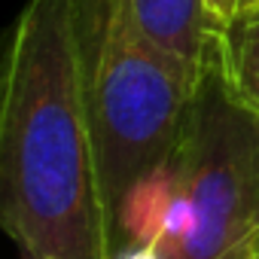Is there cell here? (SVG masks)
I'll use <instances>...</instances> for the list:
<instances>
[{"label":"cell","instance_id":"8992f818","mask_svg":"<svg viewBox=\"0 0 259 259\" xmlns=\"http://www.w3.org/2000/svg\"><path fill=\"white\" fill-rule=\"evenodd\" d=\"M207 61L220 70L229 92L259 113V10L238 16L217 31Z\"/></svg>","mask_w":259,"mask_h":259},{"label":"cell","instance_id":"52a82bcc","mask_svg":"<svg viewBox=\"0 0 259 259\" xmlns=\"http://www.w3.org/2000/svg\"><path fill=\"white\" fill-rule=\"evenodd\" d=\"M235 7H238V0H204V16H207V22H210L213 34H217V31H223V28L232 22Z\"/></svg>","mask_w":259,"mask_h":259},{"label":"cell","instance_id":"ba28073f","mask_svg":"<svg viewBox=\"0 0 259 259\" xmlns=\"http://www.w3.org/2000/svg\"><path fill=\"white\" fill-rule=\"evenodd\" d=\"M113 259H165L156 247H138V244H125L113 253Z\"/></svg>","mask_w":259,"mask_h":259},{"label":"cell","instance_id":"277c9868","mask_svg":"<svg viewBox=\"0 0 259 259\" xmlns=\"http://www.w3.org/2000/svg\"><path fill=\"white\" fill-rule=\"evenodd\" d=\"M180 195V168L174 156L165 162L153 165L141 177L128 183L122 192L119 210H116V226H113V253L125 244L138 247H156L165 232V220Z\"/></svg>","mask_w":259,"mask_h":259},{"label":"cell","instance_id":"6da1fadb","mask_svg":"<svg viewBox=\"0 0 259 259\" xmlns=\"http://www.w3.org/2000/svg\"><path fill=\"white\" fill-rule=\"evenodd\" d=\"M0 217L31 259H113L70 0H28L10 34Z\"/></svg>","mask_w":259,"mask_h":259},{"label":"cell","instance_id":"30bf717a","mask_svg":"<svg viewBox=\"0 0 259 259\" xmlns=\"http://www.w3.org/2000/svg\"><path fill=\"white\" fill-rule=\"evenodd\" d=\"M256 10H259V0H238V7H235V16H232V19L250 16V13H256Z\"/></svg>","mask_w":259,"mask_h":259},{"label":"cell","instance_id":"7a4b0ae2","mask_svg":"<svg viewBox=\"0 0 259 259\" xmlns=\"http://www.w3.org/2000/svg\"><path fill=\"white\" fill-rule=\"evenodd\" d=\"M70 10L113 244L122 192L174 153L198 73L147 34L135 0H70Z\"/></svg>","mask_w":259,"mask_h":259},{"label":"cell","instance_id":"9c48e42d","mask_svg":"<svg viewBox=\"0 0 259 259\" xmlns=\"http://www.w3.org/2000/svg\"><path fill=\"white\" fill-rule=\"evenodd\" d=\"M226 259H259V232H256V235H250L241 247H235Z\"/></svg>","mask_w":259,"mask_h":259},{"label":"cell","instance_id":"3957f363","mask_svg":"<svg viewBox=\"0 0 259 259\" xmlns=\"http://www.w3.org/2000/svg\"><path fill=\"white\" fill-rule=\"evenodd\" d=\"M192 229L174 259H226L259 232V113L204 61L174 147Z\"/></svg>","mask_w":259,"mask_h":259},{"label":"cell","instance_id":"5b68a950","mask_svg":"<svg viewBox=\"0 0 259 259\" xmlns=\"http://www.w3.org/2000/svg\"><path fill=\"white\" fill-rule=\"evenodd\" d=\"M135 4L147 34L168 55L201 76L213 40V28L204 16V0H135Z\"/></svg>","mask_w":259,"mask_h":259}]
</instances>
